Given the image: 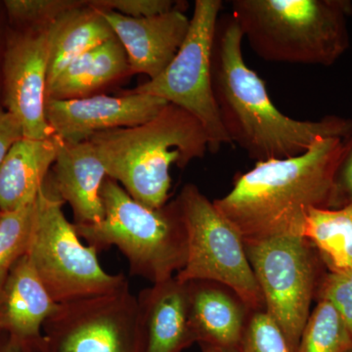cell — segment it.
<instances>
[{
  "label": "cell",
  "instance_id": "cell-15",
  "mask_svg": "<svg viewBox=\"0 0 352 352\" xmlns=\"http://www.w3.org/2000/svg\"><path fill=\"white\" fill-rule=\"evenodd\" d=\"M144 352H182L195 344L190 316L188 283L173 277L138 296Z\"/></svg>",
  "mask_w": 352,
  "mask_h": 352
},
{
  "label": "cell",
  "instance_id": "cell-22",
  "mask_svg": "<svg viewBox=\"0 0 352 352\" xmlns=\"http://www.w3.org/2000/svg\"><path fill=\"white\" fill-rule=\"evenodd\" d=\"M352 338L330 302H317L303 329L296 352H351Z\"/></svg>",
  "mask_w": 352,
  "mask_h": 352
},
{
  "label": "cell",
  "instance_id": "cell-17",
  "mask_svg": "<svg viewBox=\"0 0 352 352\" xmlns=\"http://www.w3.org/2000/svg\"><path fill=\"white\" fill-rule=\"evenodd\" d=\"M188 283L190 316L196 342L239 351L252 312L237 294L212 281Z\"/></svg>",
  "mask_w": 352,
  "mask_h": 352
},
{
  "label": "cell",
  "instance_id": "cell-10",
  "mask_svg": "<svg viewBox=\"0 0 352 352\" xmlns=\"http://www.w3.org/2000/svg\"><path fill=\"white\" fill-rule=\"evenodd\" d=\"M41 352H144L138 296L129 281L111 293L58 305L44 323Z\"/></svg>",
  "mask_w": 352,
  "mask_h": 352
},
{
  "label": "cell",
  "instance_id": "cell-27",
  "mask_svg": "<svg viewBox=\"0 0 352 352\" xmlns=\"http://www.w3.org/2000/svg\"><path fill=\"white\" fill-rule=\"evenodd\" d=\"M89 3L131 18L153 17L170 12L179 6L171 0H94Z\"/></svg>",
  "mask_w": 352,
  "mask_h": 352
},
{
  "label": "cell",
  "instance_id": "cell-13",
  "mask_svg": "<svg viewBox=\"0 0 352 352\" xmlns=\"http://www.w3.org/2000/svg\"><path fill=\"white\" fill-rule=\"evenodd\" d=\"M98 8V7H96ZM126 51L129 75L154 80L168 68L189 31L190 19L179 9L148 18H131L98 8Z\"/></svg>",
  "mask_w": 352,
  "mask_h": 352
},
{
  "label": "cell",
  "instance_id": "cell-19",
  "mask_svg": "<svg viewBox=\"0 0 352 352\" xmlns=\"http://www.w3.org/2000/svg\"><path fill=\"white\" fill-rule=\"evenodd\" d=\"M113 38L112 28L89 1L65 13L48 27L47 87L69 64Z\"/></svg>",
  "mask_w": 352,
  "mask_h": 352
},
{
  "label": "cell",
  "instance_id": "cell-20",
  "mask_svg": "<svg viewBox=\"0 0 352 352\" xmlns=\"http://www.w3.org/2000/svg\"><path fill=\"white\" fill-rule=\"evenodd\" d=\"M129 74L126 51L118 38L88 51L63 69L48 85L46 100L91 96L96 90Z\"/></svg>",
  "mask_w": 352,
  "mask_h": 352
},
{
  "label": "cell",
  "instance_id": "cell-9",
  "mask_svg": "<svg viewBox=\"0 0 352 352\" xmlns=\"http://www.w3.org/2000/svg\"><path fill=\"white\" fill-rule=\"evenodd\" d=\"M221 0H196L188 34L168 68L129 92L160 97L188 112L201 124L208 151L231 145L220 120L212 85V54Z\"/></svg>",
  "mask_w": 352,
  "mask_h": 352
},
{
  "label": "cell",
  "instance_id": "cell-32",
  "mask_svg": "<svg viewBox=\"0 0 352 352\" xmlns=\"http://www.w3.org/2000/svg\"><path fill=\"white\" fill-rule=\"evenodd\" d=\"M352 352V351H351Z\"/></svg>",
  "mask_w": 352,
  "mask_h": 352
},
{
  "label": "cell",
  "instance_id": "cell-24",
  "mask_svg": "<svg viewBox=\"0 0 352 352\" xmlns=\"http://www.w3.org/2000/svg\"><path fill=\"white\" fill-rule=\"evenodd\" d=\"M82 0H7L4 2L11 19L31 24L32 28L50 27L72 9L83 6Z\"/></svg>",
  "mask_w": 352,
  "mask_h": 352
},
{
  "label": "cell",
  "instance_id": "cell-3",
  "mask_svg": "<svg viewBox=\"0 0 352 352\" xmlns=\"http://www.w3.org/2000/svg\"><path fill=\"white\" fill-rule=\"evenodd\" d=\"M88 141L108 177L151 208L164 207L170 198L171 166L185 168L208 151V135L200 122L170 103L145 124L99 132Z\"/></svg>",
  "mask_w": 352,
  "mask_h": 352
},
{
  "label": "cell",
  "instance_id": "cell-29",
  "mask_svg": "<svg viewBox=\"0 0 352 352\" xmlns=\"http://www.w3.org/2000/svg\"><path fill=\"white\" fill-rule=\"evenodd\" d=\"M24 138L18 120L7 111L0 110V164L14 143Z\"/></svg>",
  "mask_w": 352,
  "mask_h": 352
},
{
  "label": "cell",
  "instance_id": "cell-31",
  "mask_svg": "<svg viewBox=\"0 0 352 352\" xmlns=\"http://www.w3.org/2000/svg\"><path fill=\"white\" fill-rule=\"evenodd\" d=\"M200 346L201 352H239L226 351V349H219V347L208 346V344H201Z\"/></svg>",
  "mask_w": 352,
  "mask_h": 352
},
{
  "label": "cell",
  "instance_id": "cell-1",
  "mask_svg": "<svg viewBox=\"0 0 352 352\" xmlns=\"http://www.w3.org/2000/svg\"><path fill=\"white\" fill-rule=\"evenodd\" d=\"M243 39L232 14L220 15L212 46V85L231 145L239 146L259 163L298 156L317 139L346 141L351 135V119L328 115L300 120L278 110L264 80L245 64Z\"/></svg>",
  "mask_w": 352,
  "mask_h": 352
},
{
  "label": "cell",
  "instance_id": "cell-28",
  "mask_svg": "<svg viewBox=\"0 0 352 352\" xmlns=\"http://www.w3.org/2000/svg\"><path fill=\"white\" fill-rule=\"evenodd\" d=\"M352 204V133L344 141L342 153L333 178L331 208L346 207Z\"/></svg>",
  "mask_w": 352,
  "mask_h": 352
},
{
  "label": "cell",
  "instance_id": "cell-21",
  "mask_svg": "<svg viewBox=\"0 0 352 352\" xmlns=\"http://www.w3.org/2000/svg\"><path fill=\"white\" fill-rule=\"evenodd\" d=\"M302 236L314 245L329 272L352 270V204L309 210Z\"/></svg>",
  "mask_w": 352,
  "mask_h": 352
},
{
  "label": "cell",
  "instance_id": "cell-11",
  "mask_svg": "<svg viewBox=\"0 0 352 352\" xmlns=\"http://www.w3.org/2000/svg\"><path fill=\"white\" fill-rule=\"evenodd\" d=\"M48 69V27L16 34L4 56V104L22 127L24 138L54 135L45 117Z\"/></svg>",
  "mask_w": 352,
  "mask_h": 352
},
{
  "label": "cell",
  "instance_id": "cell-12",
  "mask_svg": "<svg viewBox=\"0 0 352 352\" xmlns=\"http://www.w3.org/2000/svg\"><path fill=\"white\" fill-rule=\"evenodd\" d=\"M168 102L150 94L129 92L124 96L91 95L45 103V117L53 133L66 143L89 140L99 132L145 124Z\"/></svg>",
  "mask_w": 352,
  "mask_h": 352
},
{
  "label": "cell",
  "instance_id": "cell-7",
  "mask_svg": "<svg viewBox=\"0 0 352 352\" xmlns=\"http://www.w3.org/2000/svg\"><path fill=\"white\" fill-rule=\"evenodd\" d=\"M244 243L265 311L283 333L291 352H296L327 268L303 236Z\"/></svg>",
  "mask_w": 352,
  "mask_h": 352
},
{
  "label": "cell",
  "instance_id": "cell-30",
  "mask_svg": "<svg viewBox=\"0 0 352 352\" xmlns=\"http://www.w3.org/2000/svg\"><path fill=\"white\" fill-rule=\"evenodd\" d=\"M0 352H24L6 333L0 332Z\"/></svg>",
  "mask_w": 352,
  "mask_h": 352
},
{
  "label": "cell",
  "instance_id": "cell-5",
  "mask_svg": "<svg viewBox=\"0 0 352 352\" xmlns=\"http://www.w3.org/2000/svg\"><path fill=\"white\" fill-rule=\"evenodd\" d=\"M105 217L98 223L74 224L78 237L99 250L117 247L131 274L152 284L175 277L187 258V232L176 199L160 208L134 200L119 183L106 177L101 189Z\"/></svg>",
  "mask_w": 352,
  "mask_h": 352
},
{
  "label": "cell",
  "instance_id": "cell-14",
  "mask_svg": "<svg viewBox=\"0 0 352 352\" xmlns=\"http://www.w3.org/2000/svg\"><path fill=\"white\" fill-rule=\"evenodd\" d=\"M58 305L25 254L0 287V332L24 352H41L44 323Z\"/></svg>",
  "mask_w": 352,
  "mask_h": 352
},
{
  "label": "cell",
  "instance_id": "cell-16",
  "mask_svg": "<svg viewBox=\"0 0 352 352\" xmlns=\"http://www.w3.org/2000/svg\"><path fill=\"white\" fill-rule=\"evenodd\" d=\"M52 170L47 180L62 201L71 206L74 224L100 222L105 217L101 189L107 173L94 145L90 141L66 143L60 139Z\"/></svg>",
  "mask_w": 352,
  "mask_h": 352
},
{
  "label": "cell",
  "instance_id": "cell-23",
  "mask_svg": "<svg viewBox=\"0 0 352 352\" xmlns=\"http://www.w3.org/2000/svg\"><path fill=\"white\" fill-rule=\"evenodd\" d=\"M36 210V200L20 210L0 212V287L29 250Z\"/></svg>",
  "mask_w": 352,
  "mask_h": 352
},
{
  "label": "cell",
  "instance_id": "cell-18",
  "mask_svg": "<svg viewBox=\"0 0 352 352\" xmlns=\"http://www.w3.org/2000/svg\"><path fill=\"white\" fill-rule=\"evenodd\" d=\"M60 139L22 138L0 164V212H14L38 198L56 160Z\"/></svg>",
  "mask_w": 352,
  "mask_h": 352
},
{
  "label": "cell",
  "instance_id": "cell-4",
  "mask_svg": "<svg viewBox=\"0 0 352 352\" xmlns=\"http://www.w3.org/2000/svg\"><path fill=\"white\" fill-rule=\"evenodd\" d=\"M231 8L264 61L330 67L351 45L349 0H233Z\"/></svg>",
  "mask_w": 352,
  "mask_h": 352
},
{
  "label": "cell",
  "instance_id": "cell-2",
  "mask_svg": "<svg viewBox=\"0 0 352 352\" xmlns=\"http://www.w3.org/2000/svg\"><path fill=\"white\" fill-rule=\"evenodd\" d=\"M344 140L320 138L298 156L259 162L214 201L244 242L302 236L308 212L331 208L333 178Z\"/></svg>",
  "mask_w": 352,
  "mask_h": 352
},
{
  "label": "cell",
  "instance_id": "cell-26",
  "mask_svg": "<svg viewBox=\"0 0 352 352\" xmlns=\"http://www.w3.org/2000/svg\"><path fill=\"white\" fill-rule=\"evenodd\" d=\"M316 300H325L336 308L352 338V270L327 271L317 292Z\"/></svg>",
  "mask_w": 352,
  "mask_h": 352
},
{
  "label": "cell",
  "instance_id": "cell-8",
  "mask_svg": "<svg viewBox=\"0 0 352 352\" xmlns=\"http://www.w3.org/2000/svg\"><path fill=\"white\" fill-rule=\"evenodd\" d=\"M176 201L186 227L187 258L175 277L182 283L223 285L237 294L252 312L265 310L239 231L196 185H185Z\"/></svg>",
  "mask_w": 352,
  "mask_h": 352
},
{
  "label": "cell",
  "instance_id": "cell-6",
  "mask_svg": "<svg viewBox=\"0 0 352 352\" xmlns=\"http://www.w3.org/2000/svg\"><path fill=\"white\" fill-rule=\"evenodd\" d=\"M64 201L46 178L36 198V219L27 256L58 305L111 293L127 282L103 270L97 251L83 245L63 212Z\"/></svg>",
  "mask_w": 352,
  "mask_h": 352
},
{
  "label": "cell",
  "instance_id": "cell-25",
  "mask_svg": "<svg viewBox=\"0 0 352 352\" xmlns=\"http://www.w3.org/2000/svg\"><path fill=\"white\" fill-rule=\"evenodd\" d=\"M239 352H291L283 333L265 310L252 312Z\"/></svg>",
  "mask_w": 352,
  "mask_h": 352
}]
</instances>
